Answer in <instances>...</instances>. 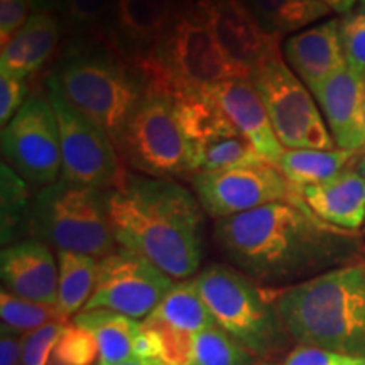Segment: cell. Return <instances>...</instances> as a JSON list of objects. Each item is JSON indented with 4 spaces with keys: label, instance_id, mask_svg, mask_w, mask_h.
<instances>
[{
    "label": "cell",
    "instance_id": "60d3db41",
    "mask_svg": "<svg viewBox=\"0 0 365 365\" xmlns=\"http://www.w3.org/2000/svg\"><path fill=\"white\" fill-rule=\"evenodd\" d=\"M117 365H170V364H166L161 359H139V357H134V359H129V360H125V362H120Z\"/></svg>",
    "mask_w": 365,
    "mask_h": 365
},
{
    "label": "cell",
    "instance_id": "7402d4cb",
    "mask_svg": "<svg viewBox=\"0 0 365 365\" xmlns=\"http://www.w3.org/2000/svg\"><path fill=\"white\" fill-rule=\"evenodd\" d=\"M304 203L328 225L359 232L365 223V180L359 171L346 170L322 185L301 190Z\"/></svg>",
    "mask_w": 365,
    "mask_h": 365
},
{
    "label": "cell",
    "instance_id": "4fadbf2b",
    "mask_svg": "<svg viewBox=\"0 0 365 365\" xmlns=\"http://www.w3.org/2000/svg\"><path fill=\"white\" fill-rule=\"evenodd\" d=\"M2 154L31 186L44 188L61 180V137L49 97H29L2 127Z\"/></svg>",
    "mask_w": 365,
    "mask_h": 365
},
{
    "label": "cell",
    "instance_id": "1f68e13d",
    "mask_svg": "<svg viewBox=\"0 0 365 365\" xmlns=\"http://www.w3.org/2000/svg\"><path fill=\"white\" fill-rule=\"evenodd\" d=\"M339 29L346 66L365 75V6L341 16Z\"/></svg>",
    "mask_w": 365,
    "mask_h": 365
},
{
    "label": "cell",
    "instance_id": "b9f144b4",
    "mask_svg": "<svg viewBox=\"0 0 365 365\" xmlns=\"http://www.w3.org/2000/svg\"><path fill=\"white\" fill-rule=\"evenodd\" d=\"M359 173L360 176L365 180V150L362 153V158H360V163H359Z\"/></svg>",
    "mask_w": 365,
    "mask_h": 365
},
{
    "label": "cell",
    "instance_id": "2e32d148",
    "mask_svg": "<svg viewBox=\"0 0 365 365\" xmlns=\"http://www.w3.org/2000/svg\"><path fill=\"white\" fill-rule=\"evenodd\" d=\"M213 34L237 66L252 73L279 54V36L269 34L245 0H200Z\"/></svg>",
    "mask_w": 365,
    "mask_h": 365
},
{
    "label": "cell",
    "instance_id": "603a6c76",
    "mask_svg": "<svg viewBox=\"0 0 365 365\" xmlns=\"http://www.w3.org/2000/svg\"><path fill=\"white\" fill-rule=\"evenodd\" d=\"M61 29L53 12L31 14L24 27L2 46L0 70L26 78L39 71L58 49Z\"/></svg>",
    "mask_w": 365,
    "mask_h": 365
},
{
    "label": "cell",
    "instance_id": "d4e9b609",
    "mask_svg": "<svg viewBox=\"0 0 365 365\" xmlns=\"http://www.w3.org/2000/svg\"><path fill=\"white\" fill-rule=\"evenodd\" d=\"M357 153L345 149H286L277 170L299 191L307 186L322 185L346 171Z\"/></svg>",
    "mask_w": 365,
    "mask_h": 365
},
{
    "label": "cell",
    "instance_id": "9a60e30c",
    "mask_svg": "<svg viewBox=\"0 0 365 365\" xmlns=\"http://www.w3.org/2000/svg\"><path fill=\"white\" fill-rule=\"evenodd\" d=\"M159 336L163 360L170 365H186L193 336L215 327V319L205 304L195 279L176 282L148 318L143 319Z\"/></svg>",
    "mask_w": 365,
    "mask_h": 365
},
{
    "label": "cell",
    "instance_id": "4dcf8cb0",
    "mask_svg": "<svg viewBox=\"0 0 365 365\" xmlns=\"http://www.w3.org/2000/svg\"><path fill=\"white\" fill-rule=\"evenodd\" d=\"M100 360L98 341L93 333L75 323H68L54 346L49 365H95Z\"/></svg>",
    "mask_w": 365,
    "mask_h": 365
},
{
    "label": "cell",
    "instance_id": "ab89813d",
    "mask_svg": "<svg viewBox=\"0 0 365 365\" xmlns=\"http://www.w3.org/2000/svg\"><path fill=\"white\" fill-rule=\"evenodd\" d=\"M34 12H53L65 6V0H27Z\"/></svg>",
    "mask_w": 365,
    "mask_h": 365
},
{
    "label": "cell",
    "instance_id": "7a4b0ae2",
    "mask_svg": "<svg viewBox=\"0 0 365 365\" xmlns=\"http://www.w3.org/2000/svg\"><path fill=\"white\" fill-rule=\"evenodd\" d=\"M203 208L173 180L129 176L108 195V217L118 247L143 255L175 281L198 272L203 257Z\"/></svg>",
    "mask_w": 365,
    "mask_h": 365
},
{
    "label": "cell",
    "instance_id": "277c9868",
    "mask_svg": "<svg viewBox=\"0 0 365 365\" xmlns=\"http://www.w3.org/2000/svg\"><path fill=\"white\" fill-rule=\"evenodd\" d=\"M130 65L139 71L145 91L171 100L207 91L222 81L250 80V73L223 53L200 0L181 4L161 43Z\"/></svg>",
    "mask_w": 365,
    "mask_h": 365
},
{
    "label": "cell",
    "instance_id": "3957f363",
    "mask_svg": "<svg viewBox=\"0 0 365 365\" xmlns=\"http://www.w3.org/2000/svg\"><path fill=\"white\" fill-rule=\"evenodd\" d=\"M272 291L294 344L365 357V262Z\"/></svg>",
    "mask_w": 365,
    "mask_h": 365
},
{
    "label": "cell",
    "instance_id": "74e56055",
    "mask_svg": "<svg viewBox=\"0 0 365 365\" xmlns=\"http://www.w3.org/2000/svg\"><path fill=\"white\" fill-rule=\"evenodd\" d=\"M24 333L4 325L0 330V365H22L26 344Z\"/></svg>",
    "mask_w": 365,
    "mask_h": 365
},
{
    "label": "cell",
    "instance_id": "30bf717a",
    "mask_svg": "<svg viewBox=\"0 0 365 365\" xmlns=\"http://www.w3.org/2000/svg\"><path fill=\"white\" fill-rule=\"evenodd\" d=\"M48 97L61 137V180L108 191L122 188L130 175L112 137L73 107L51 80Z\"/></svg>",
    "mask_w": 365,
    "mask_h": 365
},
{
    "label": "cell",
    "instance_id": "52a82bcc",
    "mask_svg": "<svg viewBox=\"0 0 365 365\" xmlns=\"http://www.w3.org/2000/svg\"><path fill=\"white\" fill-rule=\"evenodd\" d=\"M108 190L59 180L33 195L26 232L49 247L103 259L118 245L108 217Z\"/></svg>",
    "mask_w": 365,
    "mask_h": 365
},
{
    "label": "cell",
    "instance_id": "8992f818",
    "mask_svg": "<svg viewBox=\"0 0 365 365\" xmlns=\"http://www.w3.org/2000/svg\"><path fill=\"white\" fill-rule=\"evenodd\" d=\"M68 102L86 115L118 144L132 112L145 95L124 59L100 48L71 49L49 78Z\"/></svg>",
    "mask_w": 365,
    "mask_h": 365
},
{
    "label": "cell",
    "instance_id": "44dd1931",
    "mask_svg": "<svg viewBox=\"0 0 365 365\" xmlns=\"http://www.w3.org/2000/svg\"><path fill=\"white\" fill-rule=\"evenodd\" d=\"M178 0H115L112 7L117 43L132 49L130 61L161 43L175 21ZM129 53V51H127Z\"/></svg>",
    "mask_w": 365,
    "mask_h": 365
},
{
    "label": "cell",
    "instance_id": "d590c367",
    "mask_svg": "<svg viewBox=\"0 0 365 365\" xmlns=\"http://www.w3.org/2000/svg\"><path fill=\"white\" fill-rule=\"evenodd\" d=\"M27 81L26 78L0 70V122L6 127L16 117L26 103Z\"/></svg>",
    "mask_w": 365,
    "mask_h": 365
},
{
    "label": "cell",
    "instance_id": "e575fe53",
    "mask_svg": "<svg viewBox=\"0 0 365 365\" xmlns=\"http://www.w3.org/2000/svg\"><path fill=\"white\" fill-rule=\"evenodd\" d=\"M115 0H65V11L71 26L78 29H93L103 21L108 12H112Z\"/></svg>",
    "mask_w": 365,
    "mask_h": 365
},
{
    "label": "cell",
    "instance_id": "9c48e42d",
    "mask_svg": "<svg viewBox=\"0 0 365 365\" xmlns=\"http://www.w3.org/2000/svg\"><path fill=\"white\" fill-rule=\"evenodd\" d=\"M267 115L284 149H335L323 113L313 93L284 63L281 53L269 58L252 73Z\"/></svg>",
    "mask_w": 365,
    "mask_h": 365
},
{
    "label": "cell",
    "instance_id": "836d02e7",
    "mask_svg": "<svg viewBox=\"0 0 365 365\" xmlns=\"http://www.w3.org/2000/svg\"><path fill=\"white\" fill-rule=\"evenodd\" d=\"M282 365H365V357L317 349V346L296 345L286 355Z\"/></svg>",
    "mask_w": 365,
    "mask_h": 365
},
{
    "label": "cell",
    "instance_id": "4316f807",
    "mask_svg": "<svg viewBox=\"0 0 365 365\" xmlns=\"http://www.w3.org/2000/svg\"><path fill=\"white\" fill-rule=\"evenodd\" d=\"M264 29L272 36L296 33L331 14L318 0H245Z\"/></svg>",
    "mask_w": 365,
    "mask_h": 365
},
{
    "label": "cell",
    "instance_id": "f1b7e54d",
    "mask_svg": "<svg viewBox=\"0 0 365 365\" xmlns=\"http://www.w3.org/2000/svg\"><path fill=\"white\" fill-rule=\"evenodd\" d=\"M2 240L12 242L14 237L26 232L33 196L29 182L7 163H2Z\"/></svg>",
    "mask_w": 365,
    "mask_h": 365
},
{
    "label": "cell",
    "instance_id": "d6986e66",
    "mask_svg": "<svg viewBox=\"0 0 365 365\" xmlns=\"http://www.w3.org/2000/svg\"><path fill=\"white\" fill-rule=\"evenodd\" d=\"M264 161L277 168L284 145L277 139L266 105L252 80H228L207 90Z\"/></svg>",
    "mask_w": 365,
    "mask_h": 365
},
{
    "label": "cell",
    "instance_id": "e0dca14e",
    "mask_svg": "<svg viewBox=\"0 0 365 365\" xmlns=\"http://www.w3.org/2000/svg\"><path fill=\"white\" fill-rule=\"evenodd\" d=\"M340 149L365 150V75L345 66L312 90Z\"/></svg>",
    "mask_w": 365,
    "mask_h": 365
},
{
    "label": "cell",
    "instance_id": "8d00e7d4",
    "mask_svg": "<svg viewBox=\"0 0 365 365\" xmlns=\"http://www.w3.org/2000/svg\"><path fill=\"white\" fill-rule=\"evenodd\" d=\"M27 0H0V43L6 46L29 19Z\"/></svg>",
    "mask_w": 365,
    "mask_h": 365
},
{
    "label": "cell",
    "instance_id": "cb8c5ba5",
    "mask_svg": "<svg viewBox=\"0 0 365 365\" xmlns=\"http://www.w3.org/2000/svg\"><path fill=\"white\" fill-rule=\"evenodd\" d=\"M71 323L93 333L98 341V365H117L135 357L140 322L110 309H91L73 317Z\"/></svg>",
    "mask_w": 365,
    "mask_h": 365
},
{
    "label": "cell",
    "instance_id": "484cf974",
    "mask_svg": "<svg viewBox=\"0 0 365 365\" xmlns=\"http://www.w3.org/2000/svg\"><path fill=\"white\" fill-rule=\"evenodd\" d=\"M98 259L86 254L58 252V308L65 317L83 312L97 282Z\"/></svg>",
    "mask_w": 365,
    "mask_h": 365
},
{
    "label": "cell",
    "instance_id": "ac0fdd59",
    "mask_svg": "<svg viewBox=\"0 0 365 365\" xmlns=\"http://www.w3.org/2000/svg\"><path fill=\"white\" fill-rule=\"evenodd\" d=\"M0 276L9 293L58 307V259L44 242L27 239L4 247Z\"/></svg>",
    "mask_w": 365,
    "mask_h": 365
},
{
    "label": "cell",
    "instance_id": "d6a6232c",
    "mask_svg": "<svg viewBox=\"0 0 365 365\" xmlns=\"http://www.w3.org/2000/svg\"><path fill=\"white\" fill-rule=\"evenodd\" d=\"M68 323H49L26 336L22 365H49L56 344L65 333Z\"/></svg>",
    "mask_w": 365,
    "mask_h": 365
},
{
    "label": "cell",
    "instance_id": "8fae6325",
    "mask_svg": "<svg viewBox=\"0 0 365 365\" xmlns=\"http://www.w3.org/2000/svg\"><path fill=\"white\" fill-rule=\"evenodd\" d=\"M173 105L195 175L266 163L208 91L175 98Z\"/></svg>",
    "mask_w": 365,
    "mask_h": 365
},
{
    "label": "cell",
    "instance_id": "ba28073f",
    "mask_svg": "<svg viewBox=\"0 0 365 365\" xmlns=\"http://www.w3.org/2000/svg\"><path fill=\"white\" fill-rule=\"evenodd\" d=\"M117 148L122 158L145 176L159 180L195 176L175 105L166 95L145 91Z\"/></svg>",
    "mask_w": 365,
    "mask_h": 365
},
{
    "label": "cell",
    "instance_id": "ffe728a7",
    "mask_svg": "<svg viewBox=\"0 0 365 365\" xmlns=\"http://www.w3.org/2000/svg\"><path fill=\"white\" fill-rule=\"evenodd\" d=\"M282 51L287 66L309 91L346 66L339 19H328L291 36L286 39Z\"/></svg>",
    "mask_w": 365,
    "mask_h": 365
},
{
    "label": "cell",
    "instance_id": "6da1fadb",
    "mask_svg": "<svg viewBox=\"0 0 365 365\" xmlns=\"http://www.w3.org/2000/svg\"><path fill=\"white\" fill-rule=\"evenodd\" d=\"M213 239L237 271L269 289L365 262L359 232L328 225L309 208L291 203H271L215 220Z\"/></svg>",
    "mask_w": 365,
    "mask_h": 365
},
{
    "label": "cell",
    "instance_id": "7bdbcfd3",
    "mask_svg": "<svg viewBox=\"0 0 365 365\" xmlns=\"http://www.w3.org/2000/svg\"><path fill=\"white\" fill-rule=\"evenodd\" d=\"M360 2H362V6H365V0H360Z\"/></svg>",
    "mask_w": 365,
    "mask_h": 365
},
{
    "label": "cell",
    "instance_id": "7c38bea8",
    "mask_svg": "<svg viewBox=\"0 0 365 365\" xmlns=\"http://www.w3.org/2000/svg\"><path fill=\"white\" fill-rule=\"evenodd\" d=\"M195 196L213 220L240 215L271 203L308 208L303 195L272 164L198 173L191 178Z\"/></svg>",
    "mask_w": 365,
    "mask_h": 365
},
{
    "label": "cell",
    "instance_id": "83f0119b",
    "mask_svg": "<svg viewBox=\"0 0 365 365\" xmlns=\"http://www.w3.org/2000/svg\"><path fill=\"white\" fill-rule=\"evenodd\" d=\"M255 360L239 341L215 325L193 336L186 365H254Z\"/></svg>",
    "mask_w": 365,
    "mask_h": 365
},
{
    "label": "cell",
    "instance_id": "5b68a950",
    "mask_svg": "<svg viewBox=\"0 0 365 365\" xmlns=\"http://www.w3.org/2000/svg\"><path fill=\"white\" fill-rule=\"evenodd\" d=\"M195 284L217 327L255 359L276 357L293 341L274 304V291L244 272L213 262L196 274Z\"/></svg>",
    "mask_w": 365,
    "mask_h": 365
},
{
    "label": "cell",
    "instance_id": "f6af8a7d",
    "mask_svg": "<svg viewBox=\"0 0 365 365\" xmlns=\"http://www.w3.org/2000/svg\"><path fill=\"white\" fill-rule=\"evenodd\" d=\"M185 2H186V0H185Z\"/></svg>",
    "mask_w": 365,
    "mask_h": 365
},
{
    "label": "cell",
    "instance_id": "f35d334b",
    "mask_svg": "<svg viewBox=\"0 0 365 365\" xmlns=\"http://www.w3.org/2000/svg\"><path fill=\"white\" fill-rule=\"evenodd\" d=\"M318 2L323 4V6H327L331 12H336V14H340V16H345V14L354 11L357 0H318Z\"/></svg>",
    "mask_w": 365,
    "mask_h": 365
},
{
    "label": "cell",
    "instance_id": "5bb4252c",
    "mask_svg": "<svg viewBox=\"0 0 365 365\" xmlns=\"http://www.w3.org/2000/svg\"><path fill=\"white\" fill-rule=\"evenodd\" d=\"M176 282L158 266L124 247L98 259L97 282L83 312L110 309L134 319L148 318Z\"/></svg>",
    "mask_w": 365,
    "mask_h": 365
},
{
    "label": "cell",
    "instance_id": "ee69618b",
    "mask_svg": "<svg viewBox=\"0 0 365 365\" xmlns=\"http://www.w3.org/2000/svg\"><path fill=\"white\" fill-rule=\"evenodd\" d=\"M261 365H271V364H261Z\"/></svg>",
    "mask_w": 365,
    "mask_h": 365
},
{
    "label": "cell",
    "instance_id": "f546056e",
    "mask_svg": "<svg viewBox=\"0 0 365 365\" xmlns=\"http://www.w3.org/2000/svg\"><path fill=\"white\" fill-rule=\"evenodd\" d=\"M0 317H2L4 325L24 335H29L49 323H68V318L54 304L19 298L6 289L0 293Z\"/></svg>",
    "mask_w": 365,
    "mask_h": 365
}]
</instances>
